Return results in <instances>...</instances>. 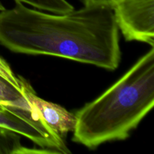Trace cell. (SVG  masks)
Segmentation results:
<instances>
[{
  "label": "cell",
  "instance_id": "cell-1",
  "mask_svg": "<svg viewBox=\"0 0 154 154\" xmlns=\"http://www.w3.org/2000/svg\"><path fill=\"white\" fill-rule=\"evenodd\" d=\"M0 45L18 54L55 56L109 71L121 60L111 7L84 5L58 14L15 1L13 8L0 11Z\"/></svg>",
  "mask_w": 154,
  "mask_h": 154
},
{
  "label": "cell",
  "instance_id": "cell-2",
  "mask_svg": "<svg viewBox=\"0 0 154 154\" xmlns=\"http://www.w3.org/2000/svg\"><path fill=\"white\" fill-rule=\"evenodd\" d=\"M154 105V47L75 114V142L90 149L126 139Z\"/></svg>",
  "mask_w": 154,
  "mask_h": 154
},
{
  "label": "cell",
  "instance_id": "cell-3",
  "mask_svg": "<svg viewBox=\"0 0 154 154\" xmlns=\"http://www.w3.org/2000/svg\"><path fill=\"white\" fill-rule=\"evenodd\" d=\"M113 9L126 40L154 47V0H121Z\"/></svg>",
  "mask_w": 154,
  "mask_h": 154
},
{
  "label": "cell",
  "instance_id": "cell-4",
  "mask_svg": "<svg viewBox=\"0 0 154 154\" xmlns=\"http://www.w3.org/2000/svg\"><path fill=\"white\" fill-rule=\"evenodd\" d=\"M0 126L31 140L51 153L68 154L71 151L59 135H50L32 122L0 105Z\"/></svg>",
  "mask_w": 154,
  "mask_h": 154
},
{
  "label": "cell",
  "instance_id": "cell-5",
  "mask_svg": "<svg viewBox=\"0 0 154 154\" xmlns=\"http://www.w3.org/2000/svg\"><path fill=\"white\" fill-rule=\"evenodd\" d=\"M20 90L29 104L38 112L44 121L63 138L69 132H73L76 123L75 114L57 104L44 100L36 95L32 87L23 77L18 76Z\"/></svg>",
  "mask_w": 154,
  "mask_h": 154
},
{
  "label": "cell",
  "instance_id": "cell-6",
  "mask_svg": "<svg viewBox=\"0 0 154 154\" xmlns=\"http://www.w3.org/2000/svg\"><path fill=\"white\" fill-rule=\"evenodd\" d=\"M45 153L42 150H29L22 146L20 136L17 132L0 126V154L16 153Z\"/></svg>",
  "mask_w": 154,
  "mask_h": 154
},
{
  "label": "cell",
  "instance_id": "cell-7",
  "mask_svg": "<svg viewBox=\"0 0 154 154\" xmlns=\"http://www.w3.org/2000/svg\"><path fill=\"white\" fill-rule=\"evenodd\" d=\"M0 105L15 106L23 109H29L31 108V105L23 96L21 92L1 77H0Z\"/></svg>",
  "mask_w": 154,
  "mask_h": 154
},
{
  "label": "cell",
  "instance_id": "cell-8",
  "mask_svg": "<svg viewBox=\"0 0 154 154\" xmlns=\"http://www.w3.org/2000/svg\"><path fill=\"white\" fill-rule=\"evenodd\" d=\"M23 4H28L41 11H45L50 13H67L74 9L73 5L66 0H14Z\"/></svg>",
  "mask_w": 154,
  "mask_h": 154
},
{
  "label": "cell",
  "instance_id": "cell-9",
  "mask_svg": "<svg viewBox=\"0 0 154 154\" xmlns=\"http://www.w3.org/2000/svg\"><path fill=\"white\" fill-rule=\"evenodd\" d=\"M0 77L20 90L19 78L13 73L9 65L2 57H0Z\"/></svg>",
  "mask_w": 154,
  "mask_h": 154
},
{
  "label": "cell",
  "instance_id": "cell-10",
  "mask_svg": "<svg viewBox=\"0 0 154 154\" xmlns=\"http://www.w3.org/2000/svg\"><path fill=\"white\" fill-rule=\"evenodd\" d=\"M121 0H83L84 5L114 8Z\"/></svg>",
  "mask_w": 154,
  "mask_h": 154
},
{
  "label": "cell",
  "instance_id": "cell-11",
  "mask_svg": "<svg viewBox=\"0 0 154 154\" xmlns=\"http://www.w3.org/2000/svg\"><path fill=\"white\" fill-rule=\"evenodd\" d=\"M4 9H5V7L2 5V4L1 3V2H0V11H2V10H4Z\"/></svg>",
  "mask_w": 154,
  "mask_h": 154
}]
</instances>
